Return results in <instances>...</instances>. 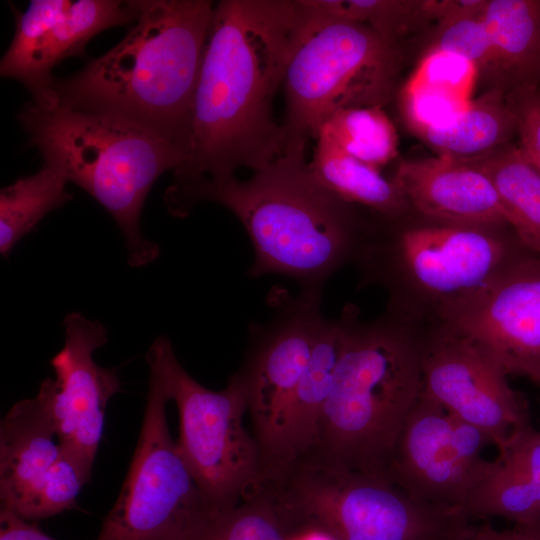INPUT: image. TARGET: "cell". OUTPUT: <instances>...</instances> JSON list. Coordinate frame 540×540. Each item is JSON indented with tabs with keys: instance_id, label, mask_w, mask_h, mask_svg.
Returning a JSON list of instances; mask_svg holds the SVG:
<instances>
[{
	"instance_id": "obj_2",
	"label": "cell",
	"mask_w": 540,
	"mask_h": 540,
	"mask_svg": "<svg viewBox=\"0 0 540 540\" xmlns=\"http://www.w3.org/2000/svg\"><path fill=\"white\" fill-rule=\"evenodd\" d=\"M135 3V21L119 43L72 76L55 77L56 104L129 121L187 156L194 95L215 4Z\"/></svg>"
},
{
	"instance_id": "obj_15",
	"label": "cell",
	"mask_w": 540,
	"mask_h": 540,
	"mask_svg": "<svg viewBox=\"0 0 540 540\" xmlns=\"http://www.w3.org/2000/svg\"><path fill=\"white\" fill-rule=\"evenodd\" d=\"M503 367L472 340L443 326L428 329L423 394L481 430L497 448L529 422Z\"/></svg>"
},
{
	"instance_id": "obj_30",
	"label": "cell",
	"mask_w": 540,
	"mask_h": 540,
	"mask_svg": "<svg viewBox=\"0 0 540 540\" xmlns=\"http://www.w3.org/2000/svg\"><path fill=\"white\" fill-rule=\"evenodd\" d=\"M482 11L439 25L430 48L448 51L471 61L479 73L495 72L494 51Z\"/></svg>"
},
{
	"instance_id": "obj_18",
	"label": "cell",
	"mask_w": 540,
	"mask_h": 540,
	"mask_svg": "<svg viewBox=\"0 0 540 540\" xmlns=\"http://www.w3.org/2000/svg\"><path fill=\"white\" fill-rule=\"evenodd\" d=\"M391 180L410 209L427 218L467 226H509L489 178L464 159L401 160Z\"/></svg>"
},
{
	"instance_id": "obj_5",
	"label": "cell",
	"mask_w": 540,
	"mask_h": 540,
	"mask_svg": "<svg viewBox=\"0 0 540 540\" xmlns=\"http://www.w3.org/2000/svg\"><path fill=\"white\" fill-rule=\"evenodd\" d=\"M376 217L354 263L358 286L380 287L386 309L425 328L437 326L452 302L532 253L509 226L451 224L412 209Z\"/></svg>"
},
{
	"instance_id": "obj_33",
	"label": "cell",
	"mask_w": 540,
	"mask_h": 540,
	"mask_svg": "<svg viewBox=\"0 0 540 540\" xmlns=\"http://www.w3.org/2000/svg\"><path fill=\"white\" fill-rule=\"evenodd\" d=\"M464 540H540L528 529L515 525L511 530L498 531L489 525L473 527Z\"/></svg>"
},
{
	"instance_id": "obj_9",
	"label": "cell",
	"mask_w": 540,
	"mask_h": 540,
	"mask_svg": "<svg viewBox=\"0 0 540 540\" xmlns=\"http://www.w3.org/2000/svg\"><path fill=\"white\" fill-rule=\"evenodd\" d=\"M146 361L176 403L177 444L195 482L216 511L234 508L262 478L258 446L243 425L247 406L241 384L232 375L220 391L202 386L179 363L166 336L152 343Z\"/></svg>"
},
{
	"instance_id": "obj_26",
	"label": "cell",
	"mask_w": 540,
	"mask_h": 540,
	"mask_svg": "<svg viewBox=\"0 0 540 540\" xmlns=\"http://www.w3.org/2000/svg\"><path fill=\"white\" fill-rule=\"evenodd\" d=\"M66 171L50 160L0 191V253L7 257L15 245L33 231L51 211L72 199L66 190Z\"/></svg>"
},
{
	"instance_id": "obj_17",
	"label": "cell",
	"mask_w": 540,
	"mask_h": 540,
	"mask_svg": "<svg viewBox=\"0 0 540 540\" xmlns=\"http://www.w3.org/2000/svg\"><path fill=\"white\" fill-rule=\"evenodd\" d=\"M65 343L50 363L56 379H44L59 442L90 480L109 399L120 390L115 368L99 366L93 353L107 342L105 326L79 312L63 320Z\"/></svg>"
},
{
	"instance_id": "obj_31",
	"label": "cell",
	"mask_w": 540,
	"mask_h": 540,
	"mask_svg": "<svg viewBox=\"0 0 540 540\" xmlns=\"http://www.w3.org/2000/svg\"><path fill=\"white\" fill-rule=\"evenodd\" d=\"M511 100L516 115L519 149L540 173V89L537 85L516 88Z\"/></svg>"
},
{
	"instance_id": "obj_4",
	"label": "cell",
	"mask_w": 540,
	"mask_h": 540,
	"mask_svg": "<svg viewBox=\"0 0 540 540\" xmlns=\"http://www.w3.org/2000/svg\"><path fill=\"white\" fill-rule=\"evenodd\" d=\"M341 314L344 340L333 387L315 442L300 456L385 475L396 440L423 392L428 329L388 309L367 321L352 304Z\"/></svg>"
},
{
	"instance_id": "obj_32",
	"label": "cell",
	"mask_w": 540,
	"mask_h": 540,
	"mask_svg": "<svg viewBox=\"0 0 540 540\" xmlns=\"http://www.w3.org/2000/svg\"><path fill=\"white\" fill-rule=\"evenodd\" d=\"M0 540H55L36 525L0 508Z\"/></svg>"
},
{
	"instance_id": "obj_12",
	"label": "cell",
	"mask_w": 540,
	"mask_h": 540,
	"mask_svg": "<svg viewBox=\"0 0 540 540\" xmlns=\"http://www.w3.org/2000/svg\"><path fill=\"white\" fill-rule=\"evenodd\" d=\"M488 444L492 443L481 430L422 392L396 440L385 475L422 503L462 513L488 464L482 455Z\"/></svg>"
},
{
	"instance_id": "obj_22",
	"label": "cell",
	"mask_w": 540,
	"mask_h": 540,
	"mask_svg": "<svg viewBox=\"0 0 540 540\" xmlns=\"http://www.w3.org/2000/svg\"><path fill=\"white\" fill-rule=\"evenodd\" d=\"M482 15L495 57V73L516 88L540 81V1L486 0Z\"/></svg>"
},
{
	"instance_id": "obj_7",
	"label": "cell",
	"mask_w": 540,
	"mask_h": 540,
	"mask_svg": "<svg viewBox=\"0 0 540 540\" xmlns=\"http://www.w3.org/2000/svg\"><path fill=\"white\" fill-rule=\"evenodd\" d=\"M293 534L335 540H461L473 526L460 512L422 503L385 475L300 456L257 487Z\"/></svg>"
},
{
	"instance_id": "obj_1",
	"label": "cell",
	"mask_w": 540,
	"mask_h": 540,
	"mask_svg": "<svg viewBox=\"0 0 540 540\" xmlns=\"http://www.w3.org/2000/svg\"><path fill=\"white\" fill-rule=\"evenodd\" d=\"M303 17L300 0L215 4L196 85L189 147L164 193L169 213L198 185L260 170L284 153L273 102Z\"/></svg>"
},
{
	"instance_id": "obj_34",
	"label": "cell",
	"mask_w": 540,
	"mask_h": 540,
	"mask_svg": "<svg viewBox=\"0 0 540 540\" xmlns=\"http://www.w3.org/2000/svg\"><path fill=\"white\" fill-rule=\"evenodd\" d=\"M292 540H335L332 536L318 530H304L293 535Z\"/></svg>"
},
{
	"instance_id": "obj_6",
	"label": "cell",
	"mask_w": 540,
	"mask_h": 540,
	"mask_svg": "<svg viewBox=\"0 0 540 540\" xmlns=\"http://www.w3.org/2000/svg\"><path fill=\"white\" fill-rule=\"evenodd\" d=\"M17 118L43 160L61 166L70 182L114 218L125 239L128 264L141 267L154 261L159 247L141 233L142 208L155 181L180 166L185 152L129 121L58 104L29 101Z\"/></svg>"
},
{
	"instance_id": "obj_23",
	"label": "cell",
	"mask_w": 540,
	"mask_h": 540,
	"mask_svg": "<svg viewBox=\"0 0 540 540\" xmlns=\"http://www.w3.org/2000/svg\"><path fill=\"white\" fill-rule=\"evenodd\" d=\"M315 142L309 168L339 198L386 217H396L410 209L402 192L379 169L349 155L323 132H319Z\"/></svg>"
},
{
	"instance_id": "obj_29",
	"label": "cell",
	"mask_w": 540,
	"mask_h": 540,
	"mask_svg": "<svg viewBox=\"0 0 540 540\" xmlns=\"http://www.w3.org/2000/svg\"><path fill=\"white\" fill-rule=\"evenodd\" d=\"M269 500L255 490L237 506L217 512L195 540H292Z\"/></svg>"
},
{
	"instance_id": "obj_20",
	"label": "cell",
	"mask_w": 540,
	"mask_h": 540,
	"mask_svg": "<svg viewBox=\"0 0 540 540\" xmlns=\"http://www.w3.org/2000/svg\"><path fill=\"white\" fill-rule=\"evenodd\" d=\"M479 74L471 61L429 48L401 89L407 126L416 134L454 121L472 102Z\"/></svg>"
},
{
	"instance_id": "obj_28",
	"label": "cell",
	"mask_w": 540,
	"mask_h": 540,
	"mask_svg": "<svg viewBox=\"0 0 540 540\" xmlns=\"http://www.w3.org/2000/svg\"><path fill=\"white\" fill-rule=\"evenodd\" d=\"M339 18L365 24L394 41L432 21L426 0H311Z\"/></svg>"
},
{
	"instance_id": "obj_8",
	"label": "cell",
	"mask_w": 540,
	"mask_h": 540,
	"mask_svg": "<svg viewBox=\"0 0 540 540\" xmlns=\"http://www.w3.org/2000/svg\"><path fill=\"white\" fill-rule=\"evenodd\" d=\"M303 17L282 86L285 151L304 150L336 112L383 107L392 98L401 68L398 41L371 27L331 15L300 0Z\"/></svg>"
},
{
	"instance_id": "obj_27",
	"label": "cell",
	"mask_w": 540,
	"mask_h": 540,
	"mask_svg": "<svg viewBox=\"0 0 540 540\" xmlns=\"http://www.w3.org/2000/svg\"><path fill=\"white\" fill-rule=\"evenodd\" d=\"M319 132L328 135L349 155L379 170L398 154V134L383 107L340 110L323 124Z\"/></svg>"
},
{
	"instance_id": "obj_37",
	"label": "cell",
	"mask_w": 540,
	"mask_h": 540,
	"mask_svg": "<svg viewBox=\"0 0 540 540\" xmlns=\"http://www.w3.org/2000/svg\"><path fill=\"white\" fill-rule=\"evenodd\" d=\"M461 540H464V538H463V539H461Z\"/></svg>"
},
{
	"instance_id": "obj_36",
	"label": "cell",
	"mask_w": 540,
	"mask_h": 540,
	"mask_svg": "<svg viewBox=\"0 0 540 540\" xmlns=\"http://www.w3.org/2000/svg\"><path fill=\"white\" fill-rule=\"evenodd\" d=\"M537 385L540 387V381L537 383Z\"/></svg>"
},
{
	"instance_id": "obj_16",
	"label": "cell",
	"mask_w": 540,
	"mask_h": 540,
	"mask_svg": "<svg viewBox=\"0 0 540 540\" xmlns=\"http://www.w3.org/2000/svg\"><path fill=\"white\" fill-rule=\"evenodd\" d=\"M15 33L0 62L2 77L21 82L41 106L56 104L52 69L71 56H85L99 32L135 21V0H33L14 8Z\"/></svg>"
},
{
	"instance_id": "obj_24",
	"label": "cell",
	"mask_w": 540,
	"mask_h": 540,
	"mask_svg": "<svg viewBox=\"0 0 540 540\" xmlns=\"http://www.w3.org/2000/svg\"><path fill=\"white\" fill-rule=\"evenodd\" d=\"M464 160L489 178L508 225L522 244L540 257V173L518 146L508 143Z\"/></svg>"
},
{
	"instance_id": "obj_10",
	"label": "cell",
	"mask_w": 540,
	"mask_h": 540,
	"mask_svg": "<svg viewBox=\"0 0 540 540\" xmlns=\"http://www.w3.org/2000/svg\"><path fill=\"white\" fill-rule=\"evenodd\" d=\"M149 366L144 417L130 466L95 540H195L216 511L170 435V401L159 372Z\"/></svg>"
},
{
	"instance_id": "obj_21",
	"label": "cell",
	"mask_w": 540,
	"mask_h": 540,
	"mask_svg": "<svg viewBox=\"0 0 540 540\" xmlns=\"http://www.w3.org/2000/svg\"><path fill=\"white\" fill-rule=\"evenodd\" d=\"M344 329L342 314L322 321L291 403L281 468L310 450L315 442L319 420L333 387Z\"/></svg>"
},
{
	"instance_id": "obj_14",
	"label": "cell",
	"mask_w": 540,
	"mask_h": 540,
	"mask_svg": "<svg viewBox=\"0 0 540 540\" xmlns=\"http://www.w3.org/2000/svg\"><path fill=\"white\" fill-rule=\"evenodd\" d=\"M482 347L508 375L540 381V257L529 253L448 305L437 326Z\"/></svg>"
},
{
	"instance_id": "obj_25",
	"label": "cell",
	"mask_w": 540,
	"mask_h": 540,
	"mask_svg": "<svg viewBox=\"0 0 540 540\" xmlns=\"http://www.w3.org/2000/svg\"><path fill=\"white\" fill-rule=\"evenodd\" d=\"M516 132V115L502 87L477 98L451 123L416 133L437 156L472 158L498 148Z\"/></svg>"
},
{
	"instance_id": "obj_3",
	"label": "cell",
	"mask_w": 540,
	"mask_h": 540,
	"mask_svg": "<svg viewBox=\"0 0 540 540\" xmlns=\"http://www.w3.org/2000/svg\"><path fill=\"white\" fill-rule=\"evenodd\" d=\"M202 201L232 212L254 250L249 275L279 274L302 292L322 294L327 280L354 264L372 222L323 186L304 150L285 151L246 180L231 177L191 190L173 216L185 217Z\"/></svg>"
},
{
	"instance_id": "obj_35",
	"label": "cell",
	"mask_w": 540,
	"mask_h": 540,
	"mask_svg": "<svg viewBox=\"0 0 540 540\" xmlns=\"http://www.w3.org/2000/svg\"><path fill=\"white\" fill-rule=\"evenodd\" d=\"M522 527L528 529L530 532H532L535 536H537L540 539V522L533 525L522 526Z\"/></svg>"
},
{
	"instance_id": "obj_13",
	"label": "cell",
	"mask_w": 540,
	"mask_h": 540,
	"mask_svg": "<svg viewBox=\"0 0 540 540\" xmlns=\"http://www.w3.org/2000/svg\"><path fill=\"white\" fill-rule=\"evenodd\" d=\"M88 481L59 442L45 390L16 402L0 423V508L46 519L73 508Z\"/></svg>"
},
{
	"instance_id": "obj_11",
	"label": "cell",
	"mask_w": 540,
	"mask_h": 540,
	"mask_svg": "<svg viewBox=\"0 0 540 540\" xmlns=\"http://www.w3.org/2000/svg\"><path fill=\"white\" fill-rule=\"evenodd\" d=\"M321 294H282L266 323L252 324L244 359L233 376L242 386L252 436L258 446L262 478L284 462L294 393L324 320Z\"/></svg>"
},
{
	"instance_id": "obj_19",
	"label": "cell",
	"mask_w": 540,
	"mask_h": 540,
	"mask_svg": "<svg viewBox=\"0 0 540 540\" xmlns=\"http://www.w3.org/2000/svg\"><path fill=\"white\" fill-rule=\"evenodd\" d=\"M497 449L462 513L470 520L500 517L519 526L540 522V432L528 422Z\"/></svg>"
}]
</instances>
